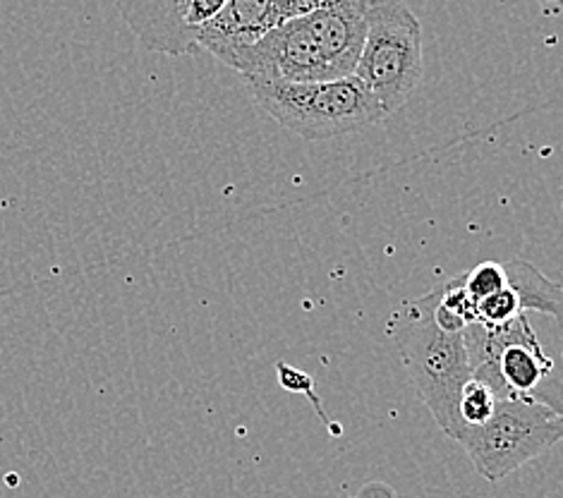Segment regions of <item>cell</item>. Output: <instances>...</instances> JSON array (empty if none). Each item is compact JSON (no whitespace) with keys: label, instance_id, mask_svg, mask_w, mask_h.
<instances>
[{"label":"cell","instance_id":"6da1fadb","mask_svg":"<svg viewBox=\"0 0 563 498\" xmlns=\"http://www.w3.org/2000/svg\"><path fill=\"white\" fill-rule=\"evenodd\" d=\"M473 379L499 398L538 402L563 417V321L522 312L504 327L475 324L465 333Z\"/></svg>","mask_w":563,"mask_h":498},{"label":"cell","instance_id":"7a4b0ae2","mask_svg":"<svg viewBox=\"0 0 563 498\" xmlns=\"http://www.w3.org/2000/svg\"><path fill=\"white\" fill-rule=\"evenodd\" d=\"M437 302L439 288L404 302L388 317L386 333L396 343L427 410L446 436L459 441L463 432L459 402L465 384L473 379V369L465 335L444 331L437 324Z\"/></svg>","mask_w":563,"mask_h":498},{"label":"cell","instance_id":"3957f363","mask_svg":"<svg viewBox=\"0 0 563 498\" xmlns=\"http://www.w3.org/2000/svg\"><path fill=\"white\" fill-rule=\"evenodd\" d=\"M250 97L278 125L302 140H333L386 120L355 75L331 82H245Z\"/></svg>","mask_w":563,"mask_h":498},{"label":"cell","instance_id":"277c9868","mask_svg":"<svg viewBox=\"0 0 563 498\" xmlns=\"http://www.w3.org/2000/svg\"><path fill=\"white\" fill-rule=\"evenodd\" d=\"M355 77L379 101L386 118L398 113L422 82V26L400 0H374Z\"/></svg>","mask_w":563,"mask_h":498},{"label":"cell","instance_id":"5b68a950","mask_svg":"<svg viewBox=\"0 0 563 498\" xmlns=\"http://www.w3.org/2000/svg\"><path fill=\"white\" fill-rule=\"evenodd\" d=\"M563 439V417L538 402L499 398L482 427H463L459 443L487 482H499Z\"/></svg>","mask_w":563,"mask_h":498},{"label":"cell","instance_id":"8992f818","mask_svg":"<svg viewBox=\"0 0 563 498\" xmlns=\"http://www.w3.org/2000/svg\"><path fill=\"white\" fill-rule=\"evenodd\" d=\"M280 24L272 0H225V5L197 30V48L235 67L245 51Z\"/></svg>","mask_w":563,"mask_h":498},{"label":"cell","instance_id":"52a82bcc","mask_svg":"<svg viewBox=\"0 0 563 498\" xmlns=\"http://www.w3.org/2000/svg\"><path fill=\"white\" fill-rule=\"evenodd\" d=\"M183 3L185 0H115L120 15L146 48L176 58L199 51L195 36L183 26Z\"/></svg>","mask_w":563,"mask_h":498},{"label":"cell","instance_id":"ba28073f","mask_svg":"<svg viewBox=\"0 0 563 498\" xmlns=\"http://www.w3.org/2000/svg\"><path fill=\"white\" fill-rule=\"evenodd\" d=\"M508 286L516 288L522 302V312H534L563 321V288L549 280L530 262L511 259L504 264Z\"/></svg>","mask_w":563,"mask_h":498},{"label":"cell","instance_id":"9c48e42d","mask_svg":"<svg viewBox=\"0 0 563 498\" xmlns=\"http://www.w3.org/2000/svg\"><path fill=\"white\" fill-rule=\"evenodd\" d=\"M437 324L451 333H465L477 324V302L467 295L463 276L451 278L439 288V302L434 309Z\"/></svg>","mask_w":563,"mask_h":498},{"label":"cell","instance_id":"30bf717a","mask_svg":"<svg viewBox=\"0 0 563 498\" xmlns=\"http://www.w3.org/2000/svg\"><path fill=\"white\" fill-rule=\"evenodd\" d=\"M496 402H499V396H496V390L492 386L477 379L467 381L459 402L463 427H482L489 422L496 412Z\"/></svg>","mask_w":563,"mask_h":498},{"label":"cell","instance_id":"8fae6325","mask_svg":"<svg viewBox=\"0 0 563 498\" xmlns=\"http://www.w3.org/2000/svg\"><path fill=\"white\" fill-rule=\"evenodd\" d=\"M522 314V302L516 288L506 286L504 290L489 295L482 302H477V324L485 327H504Z\"/></svg>","mask_w":563,"mask_h":498},{"label":"cell","instance_id":"7c38bea8","mask_svg":"<svg viewBox=\"0 0 563 498\" xmlns=\"http://www.w3.org/2000/svg\"><path fill=\"white\" fill-rule=\"evenodd\" d=\"M463 286L475 302H482L485 298H489V295L499 292L508 286L506 268L499 262H482L473 268V272L463 274Z\"/></svg>","mask_w":563,"mask_h":498},{"label":"cell","instance_id":"4fadbf2b","mask_svg":"<svg viewBox=\"0 0 563 498\" xmlns=\"http://www.w3.org/2000/svg\"><path fill=\"white\" fill-rule=\"evenodd\" d=\"M272 3L276 8L278 20L286 22V20L310 15V12L321 8H331L333 3H339V0H272Z\"/></svg>","mask_w":563,"mask_h":498},{"label":"cell","instance_id":"5bb4252c","mask_svg":"<svg viewBox=\"0 0 563 498\" xmlns=\"http://www.w3.org/2000/svg\"><path fill=\"white\" fill-rule=\"evenodd\" d=\"M355 498H396V494H394V489H388L384 482H369L360 489V494Z\"/></svg>","mask_w":563,"mask_h":498},{"label":"cell","instance_id":"9a60e30c","mask_svg":"<svg viewBox=\"0 0 563 498\" xmlns=\"http://www.w3.org/2000/svg\"><path fill=\"white\" fill-rule=\"evenodd\" d=\"M534 3H538L544 15H549V18L559 15V12L563 10V0H534Z\"/></svg>","mask_w":563,"mask_h":498}]
</instances>
